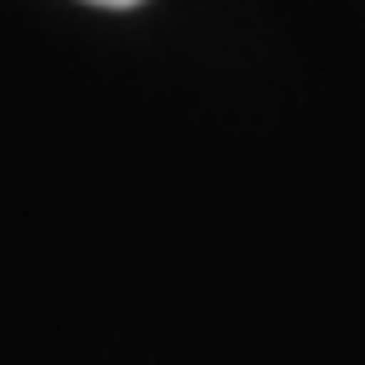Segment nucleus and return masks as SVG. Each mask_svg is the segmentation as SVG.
Masks as SVG:
<instances>
[{
    "label": "nucleus",
    "mask_w": 365,
    "mask_h": 365,
    "mask_svg": "<svg viewBox=\"0 0 365 365\" xmlns=\"http://www.w3.org/2000/svg\"><path fill=\"white\" fill-rule=\"evenodd\" d=\"M86 6H112V11H127V6H137V0H86Z\"/></svg>",
    "instance_id": "obj_1"
}]
</instances>
